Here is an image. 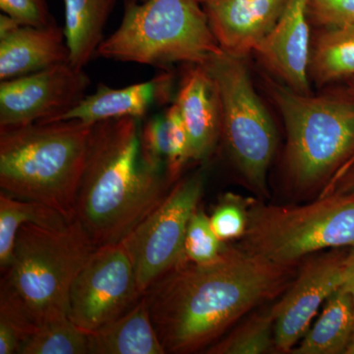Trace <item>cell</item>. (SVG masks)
Listing matches in <instances>:
<instances>
[{"instance_id": "4dcf8cb0", "label": "cell", "mask_w": 354, "mask_h": 354, "mask_svg": "<svg viewBox=\"0 0 354 354\" xmlns=\"http://www.w3.org/2000/svg\"><path fill=\"white\" fill-rule=\"evenodd\" d=\"M25 334L17 324L0 315V354L17 353Z\"/></svg>"}, {"instance_id": "d6986e66", "label": "cell", "mask_w": 354, "mask_h": 354, "mask_svg": "<svg viewBox=\"0 0 354 354\" xmlns=\"http://www.w3.org/2000/svg\"><path fill=\"white\" fill-rule=\"evenodd\" d=\"M64 34L69 62L84 69L104 39V29L118 0H64Z\"/></svg>"}, {"instance_id": "52a82bcc", "label": "cell", "mask_w": 354, "mask_h": 354, "mask_svg": "<svg viewBox=\"0 0 354 354\" xmlns=\"http://www.w3.org/2000/svg\"><path fill=\"white\" fill-rule=\"evenodd\" d=\"M242 237L243 250L283 266L326 248L354 249V190L304 206H248Z\"/></svg>"}, {"instance_id": "836d02e7", "label": "cell", "mask_w": 354, "mask_h": 354, "mask_svg": "<svg viewBox=\"0 0 354 354\" xmlns=\"http://www.w3.org/2000/svg\"><path fill=\"white\" fill-rule=\"evenodd\" d=\"M346 354H354V329H353V335H351V341H349L348 348H346Z\"/></svg>"}, {"instance_id": "cb8c5ba5", "label": "cell", "mask_w": 354, "mask_h": 354, "mask_svg": "<svg viewBox=\"0 0 354 354\" xmlns=\"http://www.w3.org/2000/svg\"><path fill=\"white\" fill-rule=\"evenodd\" d=\"M274 344V320L272 309L254 315L225 339L212 346L211 354H261Z\"/></svg>"}, {"instance_id": "2e32d148", "label": "cell", "mask_w": 354, "mask_h": 354, "mask_svg": "<svg viewBox=\"0 0 354 354\" xmlns=\"http://www.w3.org/2000/svg\"><path fill=\"white\" fill-rule=\"evenodd\" d=\"M64 28L18 26L0 37L1 81L28 75L69 62V48L64 41Z\"/></svg>"}, {"instance_id": "f1b7e54d", "label": "cell", "mask_w": 354, "mask_h": 354, "mask_svg": "<svg viewBox=\"0 0 354 354\" xmlns=\"http://www.w3.org/2000/svg\"><path fill=\"white\" fill-rule=\"evenodd\" d=\"M209 218L211 227L221 241L243 236L247 225L248 206L235 196H225Z\"/></svg>"}, {"instance_id": "7c38bea8", "label": "cell", "mask_w": 354, "mask_h": 354, "mask_svg": "<svg viewBox=\"0 0 354 354\" xmlns=\"http://www.w3.org/2000/svg\"><path fill=\"white\" fill-rule=\"evenodd\" d=\"M351 252L329 254L309 263L272 307L274 346L279 351H290L304 337L321 305L344 285Z\"/></svg>"}, {"instance_id": "603a6c76", "label": "cell", "mask_w": 354, "mask_h": 354, "mask_svg": "<svg viewBox=\"0 0 354 354\" xmlns=\"http://www.w3.org/2000/svg\"><path fill=\"white\" fill-rule=\"evenodd\" d=\"M20 354H87L88 335L68 317L50 321L21 342Z\"/></svg>"}, {"instance_id": "8fae6325", "label": "cell", "mask_w": 354, "mask_h": 354, "mask_svg": "<svg viewBox=\"0 0 354 354\" xmlns=\"http://www.w3.org/2000/svg\"><path fill=\"white\" fill-rule=\"evenodd\" d=\"M91 84L70 62L0 83V128L53 122L85 97Z\"/></svg>"}, {"instance_id": "d590c367", "label": "cell", "mask_w": 354, "mask_h": 354, "mask_svg": "<svg viewBox=\"0 0 354 354\" xmlns=\"http://www.w3.org/2000/svg\"><path fill=\"white\" fill-rule=\"evenodd\" d=\"M198 2H200L201 4L206 3V2L209 1V0H197Z\"/></svg>"}, {"instance_id": "4316f807", "label": "cell", "mask_w": 354, "mask_h": 354, "mask_svg": "<svg viewBox=\"0 0 354 354\" xmlns=\"http://www.w3.org/2000/svg\"><path fill=\"white\" fill-rule=\"evenodd\" d=\"M140 152L142 160L149 169L165 174L167 128L165 114L146 121L140 130Z\"/></svg>"}, {"instance_id": "ac0fdd59", "label": "cell", "mask_w": 354, "mask_h": 354, "mask_svg": "<svg viewBox=\"0 0 354 354\" xmlns=\"http://www.w3.org/2000/svg\"><path fill=\"white\" fill-rule=\"evenodd\" d=\"M91 354H165L145 297L120 318L88 334Z\"/></svg>"}, {"instance_id": "4fadbf2b", "label": "cell", "mask_w": 354, "mask_h": 354, "mask_svg": "<svg viewBox=\"0 0 354 354\" xmlns=\"http://www.w3.org/2000/svg\"><path fill=\"white\" fill-rule=\"evenodd\" d=\"M307 0H288L272 31L254 53L286 87L310 94L308 67L311 43Z\"/></svg>"}, {"instance_id": "d4e9b609", "label": "cell", "mask_w": 354, "mask_h": 354, "mask_svg": "<svg viewBox=\"0 0 354 354\" xmlns=\"http://www.w3.org/2000/svg\"><path fill=\"white\" fill-rule=\"evenodd\" d=\"M223 241L218 239L204 209L198 207L191 216L186 232L184 255L185 259L195 264H207L220 257Z\"/></svg>"}, {"instance_id": "d6a6232c", "label": "cell", "mask_w": 354, "mask_h": 354, "mask_svg": "<svg viewBox=\"0 0 354 354\" xmlns=\"http://www.w3.org/2000/svg\"><path fill=\"white\" fill-rule=\"evenodd\" d=\"M342 286L351 295L354 305V249L351 252L348 276H346V281H344V285Z\"/></svg>"}, {"instance_id": "1f68e13d", "label": "cell", "mask_w": 354, "mask_h": 354, "mask_svg": "<svg viewBox=\"0 0 354 354\" xmlns=\"http://www.w3.org/2000/svg\"><path fill=\"white\" fill-rule=\"evenodd\" d=\"M349 190H354V158L339 174L332 178L329 188L324 194L334 191Z\"/></svg>"}, {"instance_id": "ba28073f", "label": "cell", "mask_w": 354, "mask_h": 354, "mask_svg": "<svg viewBox=\"0 0 354 354\" xmlns=\"http://www.w3.org/2000/svg\"><path fill=\"white\" fill-rule=\"evenodd\" d=\"M213 78L221 109V137L247 181L267 193V176L277 147L271 115L256 94L241 58L221 53L202 65Z\"/></svg>"}, {"instance_id": "9a60e30c", "label": "cell", "mask_w": 354, "mask_h": 354, "mask_svg": "<svg viewBox=\"0 0 354 354\" xmlns=\"http://www.w3.org/2000/svg\"><path fill=\"white\" fill-rule=\"evenodd\" d=\"M174 102L189 136L192 160H206L221 137V109L216 84L202 65L190 64Z\"/></svg>"}, {"instance_id": "5bb4252c", "label": "cell", "mask_w": 354, "mask_h": 354, "mask_svg": "<svg viewBox=\"0 0 354 354\" xmlns=\"http://www.w3.org/2000/svg\"><path fill=\"white\" fill-rule=\"evenodd\" d=\"M288 0H209L202 4L223 53L241 58L254 53L277 24Z\"/></svg>"}, {"instance_id": "30bf717a", "label": "cell", "mask_w": 354, "mask_h": 354, "mask_svg": "<svg viewBox=\"0 0 354 354\" xmlns=\"http://www.w3.org/2000/svg\"><path fill=\"white\" fill-rule=\"evenodd\" d=\"M142 297L122 242L97 247L70 290L68 318L91 334L127 313Z\"/></svg>"}, {"instance_id": "83f0119b", "label": "cell", "mask_w": 354, "mask_h": 354, "mask_svg": "<svg viewBox=\"0 0 354 354\" xmlns=\"http://www.w3.org/2000/svg\"><path fill=\"white\" fill-rule=\"evenodd\" d=\"M306 12L320 29L354 27V0H307Z\"/></svg>"}, {"instance_id": "6da1fadb", "label": "cell", "mask_w": 354, "mask_h": 354, "mask_svg": "<svg viewBox=\"0 0 354 354\" xmlns=\"http://www.w3.org/2000/svg\"><path fill=\"white\" fill-rule=\"evenodd\" d=\"M290 266L225 246L207 264L183 260L145 297L165 353L199 351L290 279Z\"/></svg>"}, {"instance_id": "7a4b0ae2", "label": "cell", "mask_w": 354, "mask_h": 354, "mask_svg": "<svg viewBox=\"0 0 354 354\" xmlns=\"http://www.w3.org/2000/svg\"><path fill=\"white\" fill-rule=\"evenodd\" d=\"M138 120L116 118L93 128L75 220L95 247L123 241L169 193L165 174L142 160Z\"/></svg>"}, {"instance_id": "9c48e42d", "label": "cell", "mask_w": 354, "mask_h": 354, "mask_svg": "<svg viewBox=\"0 0 354 354\" xmlns=\"http://www.w3.org/2000/svg\"><path fill=\"white\" fill-rule=\"evenodd\" d=\"M204 189L201 172L178 181L145 220L122 242L145 295L156 283L185 260L184 245L191 216Z\"/></svg>"}, {"instance_id": "e0dca14e", "label": "cell", "mask_w": 354, "mask_h": 354, "mask_svg": "<svg viewBox=\"0 0 354 354\" xmlns=\"http://www.w3.org/2000/svg\"><path fill=\"white\" fill-rule=\"evenodd\" d=\"M171 79L169 74L150 82L134 84L115 88L100 84L94 94L85 95L76 106L64 114L60 120H81L87 123L133 118L141 120L153 102L169 101Z\"/></svg>"}, {"instance_id": "8992f818", "label": "cell", "mask_w": 354, "mask_h": 354, "mask_svg": "<svg viewBox=\"0 0 354 354\" xmlns=\"http://www.w3.org/2000/svg\"><path fill=\"white\" fill-rule=\"evenodd\" d=\"M286 131V162L298 185L339 174L354 158V95L346 90L312 95L268 82Z\"/></svg>"}, {"instance_id": "7402d4cb", "label": "cell", "mask_w": 354, "mask_h": 354, "mask_svg": "<svg viewBox=\"0 0 354 354\" xmlns=\"http://www.w3.org/2000/svg\"><path fill=\"white\" fill-rule=\"evenodd\" d=\"M34 223L48 228H64L69 221L57 209L43 203L0 194V269L6 271L12 259L16 235L22 225Z\"/></svg>"}, {"instance_id": "f546056e", "label": "cell", "mask_w": 354, "mask_h": 354, "mask_svg": "<svg viewBox=\"0 0 354 354\" xmlns=\"http://www.w3.org/2000/svg\"><path fill=\"white\" fill-rule=\"evenodd\" d=\"M0 9L21 26L39 28L57 23L46 0H0Z\"/></svg>"}, {"instance_id": "ffe728a7", "label": "cell", "mask_w": 354, "mask_h": 354, "mask_svg": "<svg viewBox=\"0 0 354 354\" xmlns=\"http://www.w3.org/2000/svg\"><path fill=\"white\" fill-rule=\"evenodd\" d=\"M353 329V298L341 286L326 300L320 318L307 330L293 353H346Z\"/></svg>"}, {"instance_id": "e575fe53", "label": "cell", "mask_w": 354, "mask_h": 354, "mask_svg": "<svg viewBox=\"0 0 354 354\" xmlns=\"http://www.w3.org/2000/svg\"><path fill=\"white\" fill-rule=\"evenodd\" d=\"M348 88L349 92L354 95V76L348 79Z\"/></svg>"}, {"instance_id": "5b68a950", "label": "cell", "mask_w": 354, "mask_h": 354, "mask_svg": "<svg viewBox=\"0 0 354 354\" xmlns=\"http://www.w3.org/2000/svg\"><path fill=\"white\" fill-rule=\"evenodd\" d=\"M120 27L97 55L165 69L171 64L203 65L223 53L197 0H123Z\"/></svg>"}, {"instance_id": "8d00e7d4", "label": "cell", "mask_w": 354, "mask_h": 354, "mask_svg": "<svg viewBox=\"0 0 354 354\" xmlns=\"http://www.w3.org/2000/svg\"><path fill=\"white\" fill-rule=\"evenodd\" d=\"M138 1H140V2H144V1H146V0H138Z\"/></svg>"}, {"instance_id": "3957f363", "label": "cell", "mask_w": 354, "mask_h": 354, "mask_svg": "<svg viewBox=\"0 0 354 354\" xmlns=\"http://www.w3.org/2000/svg\"><path fill=\"white\" fill-rule=\"evenodd\" d=\"M95 248L76 220L64 228L22 225L3 272L0 310L12 316L27 337L44 324L68 317L70 290Z\"/></svg>"}, {"instance_id": "44dd1931", "label": "cell", "mask_w": 354, "mask_h": 354, "mask_svg": "<svg viewBox=\"0 0 354 354\" xmlns=\"http://www.w3.org/2000/svg\"><path fill=\"white\" fill-rule=\"evenodd\" d=\"M308 75L318 87L354 76V27L320 30L311 44Z\"/></svg>"}, {"instance_id": "277c9868", "label": "cell", "mask_w": 354, "mask_h": 354, "mask_svg": "<svg viewBox=\"0 0 354 354\" xmlns=\"http://www.w3.org/2000/svg\"><path fill=\"white\" fill-rule=\"evenodd\" d=\"M94 125L71 120L0 128L1 192L43 203L75 221Z\"/></svg>"}, {"instance_id": "484cf974", "label": "cell", "mask_w": 354, "mask_h": 354, "mask_svg": "<svg viewBox=\"0 0 354 354\" xmlns=\"http://www.w3.org/2000/svg\"><path fill=\"white\" fill-rule=\"evenodd\" d=\"M167 128V158L165 176L169 183L179 178L191 158L190 140L176 102L165 113Z\"/></svg>"}]
</instances>
